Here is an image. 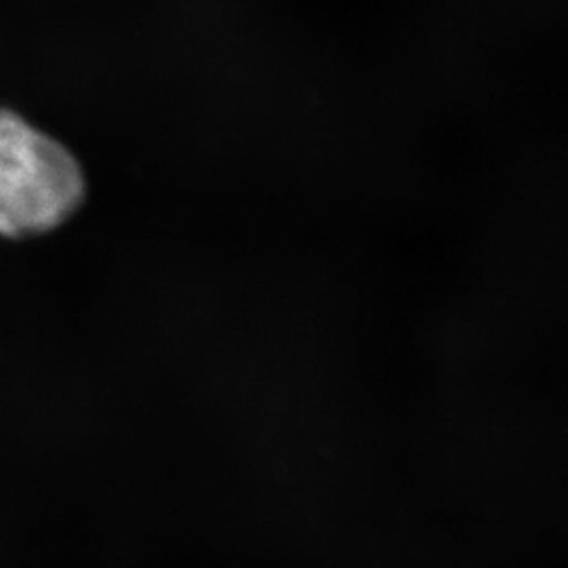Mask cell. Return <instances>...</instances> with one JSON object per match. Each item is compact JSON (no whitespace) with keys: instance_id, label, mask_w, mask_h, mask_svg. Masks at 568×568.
<instances>
[{"instance_id":"6da1fadb","label":"cell","mask_w":568,"mask_h":568,"mask_svg":"<svg viewBox=\"0 0 568 568\" xmlns=\"http://www.w3.org/2000/svg\"><path fill=\"white\" fill-rule=\"evenodd\" d=\"M84 199L81 164L16 112L0 110V234L23 239L63 224Z\"/></svg>"}]
</instances>
